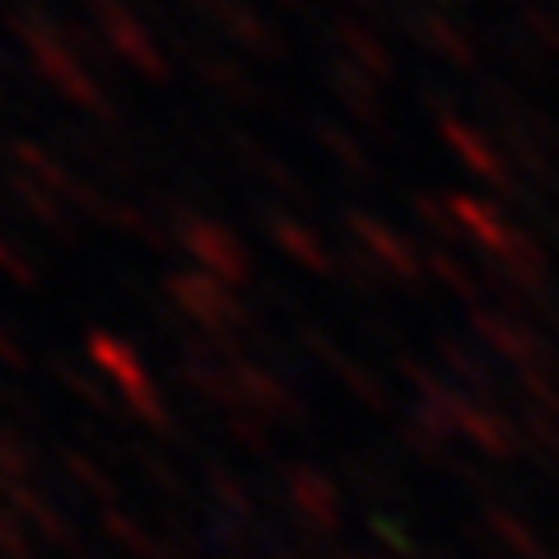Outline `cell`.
Masks as SVG:
<instances>
[{
  "instance_id": "obj_24",
  "label": "cell",
  "mask_w": 559,
  "mask_h": 559,
  "mask_svg": "<svg viewBox=\"0 0 559 559\" xmlns=\"http://www.w3.org/2000/svg\"><path fill=\"white\" fill-rule=\"evenodd\" d=\"M205 480H210V489H215L224 503H234V509H248V495H242L238 476H229L224 466H210V471H205Z\"/></svg>"
},
{
  "instance_id": "obj_19",
  "label": "cell",
  "mask_w": 559,
  "mask_h": 559,
  "mask_svg": "<svg viewBox=\"0 0 559 559\" xmlns=\"http://www.w3.org/2000/svg\"><path fill=\"white\" fill-rule=\"evenodd\" d=\"M312 131H318V140H322L331 154H336V159H341L349 173H369V159H364L359 145H355V140H349L345 131H336L331 121H312Z\"/></svg>"
},
{
  "instance_id": "obj_21",
  "label": "cell",
  "mask_w": 559,
  "mask_h": 559,
  "mask_svg": "<svg viewBox=\"0 0 559 559\" xmlns=\"http://www.w3.org/2000/svg\"><path fill=\"white\" fill-rule=\"evenodd\" d=\"M0 275H10L20 289H38V266H33V261L14 248L5 234H0Z\"/></svg>"
},
{
  "instance_id": "obj_2",
  "label": "cell",
  "mask_w": 559,
  "mask_h": 559,
  "mask_svg": "<svg viewBox=\"0 0 559 559\" xmlns=\"http://www.w3.org/2000/svg\"><path fill=\"white\" fill-rule=\"evenodd\" d=\"M159 210H164V224L173 229V238L201 261L205 275L224 280V285H252V257H248L242 238L229 229V224L210 219L191 201L164 197V191H159Z\"/></svg>"
},
{
  "instance_id": "obj_15",
  "label": "cell",
  "mask_w": 559,
  "mask_h": 559,
  "mask_svg": "<svg viewBox=\"0 0 559 559\" xmlns=\"http://www.w3.org/2000/svg\"><path fill=\"white\" fill-rule=\"evenodd\" d=\"M326 80H331V90H336V94L349 103V108H355V117L378 121V103H373L369 80H364L359 70H349V66L341 61V66H331V70H326Z\"/></svg>"
},
{
  "instance_id": "obj_8",
  "label": "cell",
  "mask_w": 559,
  "mask_h": 559,
  "mask_svg": "<svg viewBox=\"0 0 559 559\" xmlns=\"http://www.w3.org/2000/svg\"><path fill=\"white\" fill-rule=\"evenodd\" d=\"M210 24H215L224 38H234L238 47H248L257 51V57H289V43H285V33H280L271 20H261V14L252 5H242V0H219L215 14H210Z\"/></svg>"
},
{
  "instance_id": "obj_14",
  "label": "cell",
  "mask_w": 559,
  "mask_h": 559,
  "mask_svg": "<svg viewBox=\"0 0 559 559\" xmlns=\"http://www.w3.org/2000/svg\"><path fill=\"white\" fill-rule=\"evenodd\" d=\"M112 224L121 234H131V238H140L145 248H154V252H168L173 248V238H168V229H159V219H150L140 205H131V201H112ZM108 224V229H112Z\"/></svg>"
},
{
  "instance_id": "obj_23",
  "label": "cell",
  "mask_w": 559,
  "mask_h": 559,
  "mask_svg": "<svg viewBox=\"0 0 559 559\" xmlns=\"http://www.w3.org/2000/svg\"><path fill=\"white\" fill-rule=\"evenodd\" d=\"M61 462H66L70 476L84 480V489H90V495H112V480L103 476V471H98L90 457H80V452H61Z\"/></svg>"
},
{
  "instance_id": "obj_18",
  "label": "cell",
  "mask_w": 559,
  "mask_h": 559,
  "mask_svg": "<svg viewBox=\"0 0 559 559\" xmlns=\"http://www.w3.org/2000/svg\"><path fill=\"white\" fill-rule=\"evenodd\" d=\"M336 38L349 47V51H355V57L364 61V66H369V70H378V75H388V70H392V61H388V51H382L373 38H369V33H364L359 24H349V20H341L336 24Z\"/></svg>"
},
{
  "instance_id": "obj_9",
  "label": "cell",
  "mask_w": 559,
  "mask_h": 559,
  "mask_svg": "<svg viewBox=\"0 0 559 559\" xmlns=\"http://www.w3.org/2000/svg\"><path fill=\"white\" fill-rule=\"evenodd\" d=\"M229 373H234V382H238V392L248 396V411L271 415V419H285V425H299V415H304L299 396H294L275 373H266V369H261V364H252V359H234Z\"/></svg>"
},
{
  "instance_id": "obj_25",
  "label": "cell",
  "mask_w": 559,
  "mask_h": 559,
  "mask_svg": "<svg viewBox=\"0 0 559 559\" xmlns=\"http://www.w3.org/2000/svg\"><path fill=\"white\" fill-rule=\"evenodd\" d=\"M103 522H108V532H112L117 540H127V546H131V550H140V555H154V540H150L145 532H135V527H131V522H127V518H121V513H108V518H103Z\"/></svg>"
},
{
  "instance_id": "obj_13",
  "label": "cell",
  "mask_w": 559,
  "mask_h": 559,
  "mask_svg": "<svg viewBox=\"0 0 559 559\" xmlns=\"http://www.w3.org/2000/svg\"><path fill=\"white\" fill-rule=\"evenodd\" d=\"M285 480H289V495L304 513L318 518V527H331V485L318 476L312 466H285Z\"/></svg>"
},
{
  "instance_id": "obj_1",
  "label": "cell",
  "mask_w": 559,
  "mask_h": 559,
  "mask_svg": "<svg viewBox=\"0 0 559 559\" xmlns=\"http://www.w3.org/2000/svg\"><path fill=\"white\" fill-rule=\"evenodd\" d=\"M5 33L28 51L33 70H38V75H43L66 103H75V108L103 117V121H108V131H112V127L121 131V117H117V108H112V98L98 90V80L90 75V66H84L75 51L61 43V20L43 5V0H24L20 10H10V14H5Z\"/></svg>"
},
{
  "instance_id": "obj_10",
  "label": "cell",
  "mask_w": 559,
  "mask_h": 559,
  "mask_svg": "<svg viewBox=\"0 0 559 559\" xmlns=\"http://www.w3.org/2000/svg\"><path fill=\"white\" fill-rule=\"evenodd\" d=\"M257 219L266 224V234L275 238V248L285 252V257H294L299 266H308L312 275H326L331 271V257H326V248L318 238H312V229H304L294 215H285V210H275L271 201H261L257 205Z\"/></svg>"
},
{
  "instance_id": "obj_27",
  "label": "cell",
  "mask_w": 559,
  "mask_h": 559,
  "mask_svg": "<svg viewBox=\"0 0 559 559\" xmlns=\"http://www.w3.org/2000/svg\"><path fill=\"white\" fill-rule=\"evenodd\" d=\"M0 550H5V559H28V540L14 527V518H5V513H0Z\"/></svg>"
},
{
  "instance_id": "obj_31",
  "label": "cell",
  "mask_w": 559,
  "mask_h": 559,
  "mask_svg": "<svg viewBox=\"0 0 559 559\" xmlns=\"http://www.w3.org/2000/svg\"><path fill=\"white\" fill-rule=\"evenodd\" d=\"M0 103H10V94H5V84H0Z\"/></svg>"
},
{
  "instance_id": "obj_17",
  "label": "cell",
  "mask_w": 559,
  "mask_h": 559,
  "mask_svg": "<svg viewBox=\"0 0 559 559\" xmlns=\"http://www.w3.org/2000/svg\"><path fill=\"white\" fill-rule=\"evenodd\" d=\"M47 369L57 373V382H61V388H66V392H75V396H80V401H84V406H90V411H108V392H103L98 382H90V378H84V373L75 369V364H66L61 355H51V359H47Z\"/></svg>"
},
{
  "instance_id": "obj_28",
  "label": "cell",
  "mask_w": 559,
  "mask_h": 559,
  "mask_svg": "<svg viewBox=\"0 0 559 559\" xmlns=\"http://www.w3.org/2000/svg\"><path fill=\"white\" fill-rule=\"evenodd\" d=\"M0 364H5V369H28V355L10 341V331H5V326H0Z\"/></svg>"
},
{
  "instance_id": "obj_5",
  "label": "cell",
  "mask_w": 559,
  "mask_h": 559,
  "mask_svg": "<svg viewBox=\"0 0 559 559\" xmlns=\"http://www.w3.org/2000/svg\"><path fill=\"white\" fill-rule=\"evenodd\" d=\"M84 5H90V14H94V28L117 51V61L135 66L140 75H150L154 84H164L173 75L168 57L159 51V43L150 38V28L140 24V14L127 5V0H84Z\"/></svg>"
},
{
  "instance_id": "obj_3",
  "label": "cell",
  "mask_w": 559,
  "mask_h": 559,
  "mask_svg": "<svg viewBox=\"0 0 559 559\" xmlns=\"http://www.w3.org/2000/svg\"><path fill=\"white\" fill-rule=\"evenodd\" d=\"M164 294L201 331H210V336H238V331L242 336H261V322H257V312L248 308V299H238L224 280L205 275V271H173V275H164Z\"/></svg>"
},
{
  "instance_id": "obj_20",
  "label": "cell",
  "mask_w": 559,
  "mask_h": 559,
  "mask_svg": "<svg viewBox=\"0 0 559 559\" xmlns=\"http://www.w3.org/2000/svg\"><path fill=\"white\" fill-rule=\"evenodd\" d=\"M33 471V448L14 439L10 429H0V480H24Z\"/></svg>"
},
{
  "instance_id": "obj_11",
  "label": "cell",
  "mask_w": 559,
  "mask_h": 559,
  "mask_svg": "<svg viewBox=\"0 0 559 559\" xmlns=\"http://www.w3.org/2000/svg\"><path fill=\"white\" fill-rule=\"evenodd\" d=\"M5 187H10V197L20 201L33 219L43 224V229L51 234V238H61V242H75V229H70V215H66V205H61V197H51V191L38 182V178H28V173H20V168H10L5 173Z\"/></svg>"
},
{
  "instance_id": "obj_22",
  "label": "cell",
  "mask_w": 559,
  "mask_h": 559,
  "mask_svg": "<svg viewBox=\"0 0 559 559\" xmlns=\"http://www.w3.org/2000/svg\"><path fill=\"white\" fill-rule=\"evenodd\" d=\"M229 433H234V439L248 448V452H271L266 429H261V415H257V411H238V415H229Z\"/></svg>"
},
{
  "instance_id": "obj_16",
  "label": "cell",
  "mask_w": 559,
  "mask_h": 559,
  "mask_svg": "<svg viewBox=\"0 0 559 559\" xmlns=\"http://www.w3.org/2000/svg\"><path fill=\"white\" fill-rule=\"evenodd\" d=\"M345 224L349 229H355L359 238H369V248L382 257V261H392V266L401 271V275H415V266H411V257H406V248H401V242L382 229L378 219H369V215H345Z\"/></svg>"
},
{
  "instance_id": "obj_29",
  "label": "cell",
  "mask_w": 559,
  "mask_h": 559,
  "mask_svg": "<svg viewBox=\"0 0 559 559\" xmlns=\"http://www.w3.org/2000/svg\"><path fill=\"white\" fill-rule=\"evenodd\" d=\"M187 5L197 10V14H205V20H210V14H215V5H219V0H187Z\"/></svg>"
},
{
  "instance_id": "obj_6",
  "label": "cell",
  "mask_w": 559,
  "mask_h": 559,
  "mask_svg": "<svg viewBox=\"0 0 559 559\" xmlns=\"http://www.w3.org/2000/svg\"><path fill=\"white\" fill-rule=\"evenodd\" d=\"M178 47H182V57L191 61V70L201 75V84L219 90L229 103H271V94L261 90V84H257L234 57H224V51H210V47H201L197 38H178Z\"/></svg>"
},
{
  "instance_id": "obj_30",
  "label": "cell",
  "mask_w": 559,
  "mask_h": 559,
  "mask_svg": "<svg viewBox=\"0 0 559 559\" xmlns=\"http://www.w3.org/2000/svg\"><path fill=\"white\" fill-rule=\"evenodd\" d=\"M275 5H285V10H299V0H275Z\"/></svg>"
},
{
  "instance_id": "obj_32",
  "label": "cell",
  "mask_w": 559,
  "mask_h": 559,
  "mask_svg": "<svg viewBox=\"0 0 559 559\" xmlns=\"http://www.w3.org/2000/svg\"><path fill=\"white\" fill-rule=\"evenodd\" d=\"M20 5H24V0H20Z\"/></svg>"
},
{
  "instance_id": "obj_26",
  "label": "cell",
  "mask_w": 559,
  "mask_h": 559,
  "mask_svg": "<svg viewBox=\"0 0 559 559\" xmlns=\"http://www.w3.org/2000/svg\"><path fill=\"white\" fill-rule=\"evenodd\" d=\"M140 471H145V476H154V480H159V489H168V495H178V489H182L178 471H173L168 462H159V457H154V452H140Z\"/></svg>"
},
{
  "instance_id": "obj_4",
  "label": "cell",
  "mask_w": 559,
  "mask_h": 559,
  "mask_svg": "<svg viewBox=\"0 0 559 559\" xmlns=\"http://www.w3.org/2000/svg\"><path fill=\"white\" fill-rule=\"evenodd\" d=\"M84 349H90V359L121 388V396H127L135 419H145L150 429H168V406L159 401V392H154V382L145 373V364H140L135 345L108 336V331H90V336H84Z\"/></svg>"
},
{
  "instance_id": "obj_12",
  "label": "cell",
  "mask_w": 559,
  "mask_h": 559,
  "mask_svg": "<svg viewBox=\"0 0 559 559\" xmlns=\"http://www.w3.org/2000/svg\"><path fill=\"white\" fill-rule=\"evenodd\" d=\"M0 150L14 159V168L20 173H28V178H38L51 197H66L70 191V182H75V173H70L61 159H51V154L43 150V145H33V140H24V135H10V140H0Z\"/></svg>"
},
{
  "instance_id": "obj_7",
  "label": "cell",
  "mask_w": 559,
  "mask_h": 559,
  "mask_svg": "<svg viewBox=\"0 0 559 559\" xmlns=\"http://www.w3.org/2000/svg\"><path fill=\"white\" fill-rule=\"evenodd\" d=\"M219 135H224V145H234V159H238L242 168H248L252 178H261V182H266V187L275 191V197H285V201H294V205H312V191L304 187V178H299V173H294L289 164H280L275 154H266V150H261V145H257V140H252L248 131H238V127H224Z\"/></svg>"
}]
</instances>
